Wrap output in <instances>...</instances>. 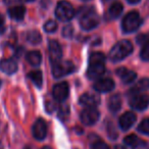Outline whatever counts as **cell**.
Here are the masks:
<instances>
[{
	"label": "cell",
	"instance_id": "e575fe53",
	"mask_svg": "<svg viewBox=\"0 0 149 149\" xmlns=\"http://www.w3.org/2000/svg\"><path fill=\"white\" fill-rule=\"evenodd\" d=\"M23 1H25V2H30V1H33V0H23Z\"/></svg>",
	"mask_w": 149,
	"mask_h": 149
},
{
	"label": "cell",
	"instance_id": "e0dca14e",
	"mask_svg": "<svg viewBox=\"0 0 149 149\" xmlns=\"http://www.w3.org/2000/svg\"><path fill=\"white\" fill-rule=\"evenodd\" d=\"M122 106V96L120 94H113L108 99V108L111 112L116 113Z\"/></svg>",
	"mask_w": 149,
	"mask_h": 149
},
{
	"label": "cell",
	"instance_id": "3957f363",
	"mask_svg": "<svg viewBox=\"0 0 149 149\" xmlns=\"http://www.w3.org/2000/svg\"><path fill=\"white\" fill-rule=\"evenodd\" d=\"M141 24H142V19H141L139 13L137 11H131L123 19V31L125 33H132V32L138 30Z\"/></svg>",
	"mask_w": 149,
	"mask_h": 149
},
{
	"label": "cell",
	"instance_id": "f1b7e54d",
	"mask_svg": "<svg viewBox=\"0 0 149 149\" xmlns=\"http://www.w3.org/2000/svg\"><path fill=\"white\" fill-rule=\"evenodd\" d=\"M72 33H74V29H72V27L70 25L65 26L63 31H62V35H63V37H65V38H72Z\"/></svg>",
	"mask_w": 149,
	"mask_h": 149
},
{
	"label": "cell",
	"instance_id": "8d00e7d4",
	"mask_svg": "<svg viewBox=\"0 0 149 149\" xmlns=\"http://www.w3.org/2000/svg\"><path fill=\"white\" fill-rule=\"evenodd\" d=\"M103 1H108V0H103Z\"/></svg>",
	"mask_w": 149,
	"mask_h": 149
},
{
	"label": "cell",
	"instance_id": "d4e9b609",
	"mask_svg": "<svg viewBox=\"0 0 149 149\" xmlns=\"http://www.w3.org/2000/svg\"><path fill=\"white\" fill-rule=\"evenodd\" d=\"M138 131L142 134L149 135V118H145L138 126Z\"/></svg>",
	"mask_w": 149,
	"mask_h": 149
},
{
	"label": "cell",
	"instance_id": "7a4b0ae2",
	"mask_svg": "<svg viewBox=\"0 0 149 149\" xmlns=\"http://www.w3.org/2000/svg\"><path fill=\"white\" fill-rule=\"evenodd\" d=\"M133 51V45L128 40H122L118 42L109 52V58L112 61H120L129 56Z\"/></svg>",
	"mask_w": 149,
	"mask_h": 149
},
{
	"label": "cell",
	"instance_id": "5bb4252c",
	"mask_svg": "<svg viewBox=\"0 0 149 149\" xmlns=\"http://www.w3.org/2000/svg\"><path fill=\"white\" fill-rule=\"evenodd\" d=\"M116 74L120 78L124 84H131L135 81L137 74L133 70H130L126 68H118L116 70Z\"/></svg>",
	"mask_w": 149,
	"mask_h": 149
},
{
	"label": "cell",
	"instance_id": "cb8c5ba5",
	"mask_svg": "<svg viewBox=\"0 0 149 149\" xmlns=\"http://www.w3.org/2000/svg\"><path fill=\"white\" fill-rule=\"evenodd\" d=\"M27 40H28V42H29V43L33 44V45H37V44H39L40 42H41L42 37H41V35H40L39 32L34 30V31L28 32Z\"/></svg>",
	"mask_w": 149,
	"mask_h": 149
},
{
	"label": "cell",
	"instance_id": "ac0fdd59",
	"mask_svg": "<svg viewBox=\"0 0 149 149\" xmlns=\"http://www.w3.org/2000/svg\"><path fill=\"white\" fill-rule=\"evenodd\" d=\"M8 15L13 19L15 21H22L25 17L26 15V8L22 5H17V6L10 7L8 9Z\"/></svg>",
	"mask_w": 149,
	"mask_h": 149
},
{
	"label": "cell",
	"instance_id": "9c48e42d",
	"mask_svg": "<svg viewBox=\"0 0 149 149\" xmlns=\"http://www.w3.org/2000/svg\"><path fill=\"white\" fill-rule=\"evenodd\" d=\"M68 91H70V88H68V83L61 82V83H58L54 86L53 90H52V94H53V97L56 101L61 102L68 98Z\"/></svg>",
	"mask_w": 149,
	"mask_h": 149
},
{
	"label": "cell",
	"instance_id": "7402d4cb",
	"mask_svg": "<svg viewBox=\"0 0 149 149\" xmlns=\"http://www.w3.org/2000/svg\"><path fill=\"white\" fill-rule=\"evenodd\" d=\"M28 76H29V78L31 79V81L36 85V87H38V88L42 87L43 77H42V72H40V70H34V72H31Z\"/></svg>",
	"mask_w": 149,
	"mask_h": 149
},
{
	"label": "cell",
	"instance_id": "30bf717a",
	"mask_svg": "<svg viewBox=\"0 0 149 149\" xmlns=\"http://www.w3.org/2000/svg\"><path fill=\"white\" fill-rule=\"evenodd\" d=\"M47 135V124L43 118H38L33 126V136L37 140H43Z\"/></svg>",
	"mask_w": 149,
	"mask_h": 149
},
{
	"label": "cell",
	"instance_id": "836d02e7",
	"mask_svg": "<svg viewBox=\"0 0 149 149\" xmlns=\"http://www.w3.org/2000/svg\"><path fill=\"white\" fill-rule=\"evenodd\" d=\"M42 149H51V148H50V147H48V146H44Z\"/></svg>",
	"mask_w": 149,
	"mask_h": 149
},
{
	"label": "cell",
	"instance_id": "d6a6232c",
	"mask_svg": "<svg viewBox=\"0 0 149 149\" xmlns=\"http://www.w3.org/2000/svg\"><path fill=\"white\" fill-rule=\"evenodd\" d=\"M128 1L130 3H132V4H135V3H138L140 0H128Z\"/></svg>",
	"mask_w": 149,
	"mask_h": 149
},
{
	"label": "cell",
	"instance_id": "4fadbf2b",
	"mask_svg": "<svg viewBox=\"0 0 149 149\" xmlns=\"http://www.w3.org/2000/svg\"><path fill=\"white\" fill-rule=\"evenodd\" d=\"M80 103L87 107H95L100 103V98L97 94L84 93L80 97Z\"/></svg>",
	"mask_w": 149,
	"mask_h": 149
},
{
	"label": "cell",
	"instance_id": "484cf974",
	"mask_svg": "<svg viewBox=\"0 0 149 149\" xmlns=\"http://www.w3.org/2000/svg\"><path fill=\"white\" fill-rule=\"evenodd\" d=\"M140 56L143 60L149 61V40L143 45L142 49H141V52H140Z\"/></svg>",
	"mask_w": 149,
	"mask_h": 149
},
{
	"label": "cell",
	"instance_id": "2e32d148",
	"mask_svg": "<svg viewBox=\"0 0 149 149\" xmlns=\"http://www.w3.org/2000/svg\"><path fill=\"white\" fill-rule=\"evenodd\" d=\"M0 70L4 74H13L17 70V63L15 60L8 58V59H2L0 61Z\"/></svg>",
	"mask_w": 149,
	"mask_h": 149
},
{
	"label": "cell",
	"instance_id": "44dd1931",
	"mask_svg": "<svg viewBox=\"0 0 149 149\" xmlns=\"http://www.w3.org/2000/svg\"><path fill=\"white\" fill-rule=\"evenodd\" d=\"M124 142H125V144L128 145V146L133 147V148H137V147H139L140 145H142L143 143H144V141H142L138 136H136V135H129V136H127L126 138L124 139Z\"/></svg>",
	"mask_w": 149,
	"mask_h": 149
},
{
	"label": "cell",
	"instance_id": "f35d334b",
	"mask_svg": "<svg viewBox=\"0 0 149 149\" xmlns=\"http://www.w3.org/2000/svg\"><path fill=\"white\" fill-rule=\"evenodd\" d=\"M0 84H1V82H0Z\"/></svg>",
	"mask_w": 149,
	"mask_h": 149
},
{
	"label": "cell",
	"instance_id": "8fae6325",
	"mask_svg": "<svg viewBox=\"0 0 149 149\" xmlns=\"http://www.w3.org/2000/svg\"><path fill=\"white\" fill-rule=\"evenodd\" d=\"M114 82L110 78H104V79H100L94 84V89L95 91L100 92V93H106V92H110L113 90L114 88Z\"/></svg>",
	"mask_w": 149,
	"mask_h": 149
},
{
	"label": "cell",
	"instance_id": "5b68a950",
	"mask_svg": "<svg viewBox=\"0 0 149 149\" xmlns=\"http://www.w3.org/2000/svg\"><path fill=\"white\" fill-rule=\"evenodd\" d=\"M55 15L58 19L62 22H68L74 15V9L68 1H60L55 9Z\"/></svg>",
	"mask_w": 149,
	"mask_h": 149
},
{
	"label": "cell",
	"instance_id": "4dcf8cb0",
	"mask_svg": "<svg viewBox=\"0 0 149 149\" xmlns=\"http://www.w3.org/2000/svg\"><path fill=\"white\" fill-rule=\"evenodd\" d=\"M5 31V25H4V19L0 15V34H2Z\"/></svg>",
	"mask_w": 149,
	"mask_h": 149
},
{
	"label": "cell",
	"instance_id": "d6986e66",
	"mask_svg": "<svg viewBox=\"0 0 149 149\" xmlns=\"http://www.w3.org/2000/svg\"><path fill=\"white\" fill-rule=\"evenodd\" d=\"M26 58H27L28 62H29V63L31 64V65H33V66L40 65V63H41V61H42V55H41V53H40L39 51H30V52H28Z\"/></svg>",
	"mask_w": 149,
	"mask_h": 149
},
{
	"label": "cell",
	"instance_id": "d590c367",
	"mask_svg": "<svg viewBox=\"0 0 149 149\" xmlns=\"http://www.w3.org/2000/svg\"><path fill=\"white\" fill-rule=\"evenodd\" d=\"M0 149H3V146H2V144L0 143Z\"/></svg>",
	"mask_w": 149,
	"mask_h": 149
},
{
	"label": "cell",
	"instance_id": "4316f807",
	"mask_svg": "<svg viewBox=\"0 0 149 149\" xmlns=\"http://www.w3.org/2000/svg\"><path fill=\"white\" fill-rule=\"evenodd\" d=\"M57 29V24L54 21H48L47 23L44 25V30H45L47 33H53Z\"/></svg>",
	"mask_w": 149,
	"mask_h": 149
},
{
	"label": "cell",
	"instance_id": "603a6c76",
	"mask_svg": "<svg viewBox=\"0 0 149 149\" xmlns=\"http://www.w3.org/2000/svg\"><path fill=\"white\" fill-rule=\"evenodd\" d=\"M149 89V79L145 78V79L141 80L135 88H133L132 90L130 91V94H135V93H140L141 91H145V90Z\"/></svg>",
	"mask_w": 149,
	"mask_h": 149
},
{
	"label": "cell",
	"instance_id": "83f0119b",
	"mask_svg": "<svg viewBox=\"0 0 149 149\" xmlns=\"http://www.w3.org/2000/svg\"><path fill=\"white\" fill-rule=\"evenodd\" d=\"M91 149H109V147L103 141H96L92 144Z\"/></svg>",
	"mask_w": 149,
	"mask_h": 149
},
{
	"label": "cell",
	"instance_id": "ffe728a7",
	"mask_svg": "<svg viewBox=\"0 0 149 149\" xmlns=\"http://www.w3.org/2000/svg\"><path fill=\"white\" fill-rule=\"evenodd\" d=\"M123 13V4L120 2H114L110 5L109 9H108V15L111 19H116L120 15Z\"/></svg>",
	"mask_w": 149,
	"mask_h": 149
},
{
	"label": "cell",
	"instance_id": "9a60e30c",
	"mask_svg": "<svg viewBox=\"0 0 149 149\" xmlns=\"http://www.w3.org/2000/svg\"><path fill=\"white\" fill-rule=\"evenodd\" d=\"M135 122H136V116H135V113L128 111L120 116V120H118V124H120V127L122 128V130L127 131L130 128H132V126L135 124Z\"/></svg>",
	"mask_w": 149,
	"mask_h": 149
},
{
	"label": "cell",
	"instance_id": "74e56055",
	"mask_svg": "<svg viewBox=\"0 0 149 149\" xmlns=\"http://www.w3.org/2000/svg\"><path fill=\"white\" fill-rule=\"evenodd\" d=\"M85 1H88V0H85Z\"/></svg>",
	"mask_w": 149,
	"mask_h": 149
},
{
	"label": "cell",
	"instance_id": "1f68e13d",
	"mask_svg": "<svg viewBox=\"0 0 149 149\" xmlns=\"http://www.w3.org/2000/svg\"><path fill=\"white\" fill-rule=\"evenodd\" d=\"M113 149H126L124 146H122V145H116V146L113 147Z\"/></svg>",
	"mask_w": 149,
	"mask_h": 149
},
{
	"label": "cell",
	"instance_id": "f546056e",
	"mask_svg": "<svg viewBox=\"0 0 149 149\" xmlns=\"http://www.w3.org/2000/svg\"><path fill=\"white\" fill-rule=\"evenodd\" d=\"M148 40H149L148 35H139L138 37H137V42H138V44H144V43H146Z\"/></svg>",
	"mask_w": 149,
	"mask_h": 149
},
{
	"label": "cell",
	"instance_id": "277c9868",
	"mask_svg": "<svg viewBox=\"0 0 149 149\" xmlns=\"http://www.w3.org/2000/svg\"><path fill=\"white\" fill-rule=\"evenodd\" d=\"M74 70H76L74 64L72 61H68V60H65V61L59 60L55 63H52V74L56 79L72 74Z\"/></svg>",
	"mask_w": 149,
	"mask_h": 149
},
{
	"label": "cell",
	"instance_id": "6da1fadb",
	"mask_svg": "<svg viewBox=\"0 0 149 149\" xmlns=\"http://www.w3.org/2000/svg\"><path fill=\"white\" fill-rule=\"evenodd\" d=\"M105 56L101 52H94L89 58V66H88L87 76L90 80L98 79L105 72Z\"/></svg>",
	"mask_w": 149,
	"mask_h": 149
},
{
	"label": "cell",
	"instance_id": "ba28073f",
	"mask_svg": "<svg viewBox=\"0 0 149 149\" xmlns=\"http://www.w3.org/2000/svg\"><path fill=\"white\" fill-rule=\"evenodd\" d=\"M130 105L132 108L137 110H144L148 106L149 99L146 95H143L140 93L130 94Z\"/></svg>",
	"mask_w": 149,
	"mask_h": 149
},
{
	"label": "cell",
	"instance_id": "7c38bea8",
	"mask_svg": "<svg viewBox=\"0 0 149 149\" xmlns=\"http://www.w3.org/2000/svg\"><path fill=\"white\" fill-rule=\"evenodd\" d=\"M49 56L51 63H55V62L59 61L61 59V47H60L59 43L57 41H55V40H51L49 42Z\"/></svg>",
	"mask_w": 149,
	"mask_h": 149
},
{
	"label": "cell",
	"instance_id": "52a82bcc",
	"mask_svg": "<svg viewBox=\"0 0 149 149\" xmlns=\"http://www.w3.org/2000/svg\"><path fill=\"white\" fill-rule=\"evenodd\" d=\"M81 122L85 126H92L99 118V112L95 107H87L81 112Z\"/></svg>",
	"mask_w": 149,
	"mask_h": 149
},
{
	"label": "cell",
	"instance_id": "8992f818",
	"mask_svg": "<svg viewBox=\"0 0 149 149\" xmlns=\"http://www.w3.org/2000/svg\"><path fill=\"white\" fill-rule=\"evenodd\" d=\"M98 24H99V17L93 9H89L86 11L80 19V26L82 29L86 31L96 28Z\"/></svg>",
	"mask_w": 149,
	"mask_h": 149
}]
</instances>
